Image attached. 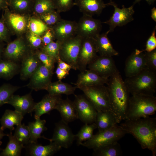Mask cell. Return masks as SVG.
Instances as JSON below:
<instances>
[{"mask_svg": "<svg viewBox=\"0 0 156 156\" xmlns=\"http://www.w3.org/2000/svg\"><path fill=\"white\" fill-rule=\"evenodd\" d=\"M120 125L132 135L143 149L156 155V118L149 117L136 119H125Z\"/></svg>", "mask_w": 156, "mask_h": 156, "instance_id": "1", "label": "cell"}, {"mask_svg": "<svg viewBox=\"0 0 156 156\" xmlns=\"http://www.w3.org/2000/svg\"><path fill=\"white\" fill-rule=\"evenodd\" d=\"M106 84L111 110L118 123L126 119L130 93L118 70L108 78Z\"/></svg>", "mask_w": 156, "mask_h": 156, "instance_id": "2", "label": "cell"}, {"mask_svg": "<svg viewBox=\"0 0 156 156\" xmlns=\"http://www.w3.org/2000/svg\"><path fill=\"white\" fill-rule=\"evenodd\" d=\"M130 94L132 95H154L156 91V72L147 68L124 80Z\"/></svg>", "mask_w": 156, "mask_h": 156, "instance_id": "3", "label": "cell"}, {"mask_svg": "<svg viewBox=\"0 0 156 156\" xmlns=\"http://www.w3.org/2000/svg\"><path fill=\"white\" fill-rule=\"evenodd\" d=\"M156 111V98L154 95H135L129 99L125 119L149 117Z\"/></svg>", "mask_w": 156, "mask_h": 156, "instance_id": "4", "label": "cell"}, {"mask_svg": "<svg viewBox=\"0 0 156 156\" xmlns=\"http://www.w3.org/2000/svg\"><path fill=\"white\" fill-rule=\"evenodd\" d=\"M126 131L117 124L108 129L98 131L90 140L81 145L89 149H96L101 147L118 142L127 134Z\"/></svg>", "mask_w": 156, "mask_h": 156, "instance_id": "5", "label": "cell"}, {"mask_svg": "<svg viewBox=\"0 0 156 156\" xmlns=\"http://www.w3.org/2000/svg\"><path fill=\"white\" fill-rule=\"evenodd\" d=\"M83 38L76 35L60 42L59 55L60 59L70 65L72 69L78 70V60Z\"/></svg>", "mask_w": 156, "mask_h": 156, "instance_id": "6", "label": "cell"}, {"mask_svg": "<svg viewBox=\"0 0 156 156\" xmlns=\"http://www.w3.org/2000/svg\"><path fill=\"white\" fill-rule=\"evenodd\" d=\"M78 88L83 92L97 111H112L107 88L104 85L82 86Z\"/></svg>", "mask_w": 156, "mask_h": 156, "instance_id": "7", "label": "cell"}, {"mask_svg": "<svg viewBox=\"0 0 156 156\" xmlns=\"http://www.w3.org/2000/svg\"><path fill=\"white\" fill-rule=\"evenodd\" d=\"M32 51L24 35L17 37L14 40L8 43L4 48L2 57L4 59L17 63L21 62Z\"/></svg>", "mask_w": 156, "mask_h": 156, "instance_id": "8", "label": "cell"}, {"mask_svg": "<svg viewBox=\"0 0 156 156\" xmlns=\"http://www.w3.org/2000/svg\"><path fill=\"white\" fill-rule=\"evenodd\" d=\"M5 22L12 35L23 36L28 30L29 18L31 14H21L11 12L8 8L3 10Z\"/></svg>", "mask_w": 156, "mask_h": 156, "instance_id": "9", "label": "cell"}, {"mask_svg": "<svg viewBox=\"0 0 156 156\" xmlns=\"http://www.w3.org/2000/svg\"><path fill=\"white\" fill-rule=\"evenodd\" d=\"M107 3L108 5L112 6L114 8V12L112 16L109 20L102 23L109 25V29L108 31L109 33L114 31L117 26L125 25L133 20V5L127 8L122 5V8H120L112 0Z\"/></svg>", "mask_w": 156, "mask_h": 156, "instance_id": "10", "label": "cell"}, {"mask_svg": "<svg viewBox=\"0 0 156 156\" xmlns=\"http://www.w3.org/2000/svg\"><path fill=\"white\" fill-rule=\"evenodd\" d=\"M74 95L73 102L78 119L85 124L94 122L97 111L94 105L84 95Z\"/></svg>", "mask_w": 156, "mask_h": 156, "instance_id": "11", "label": "cell"}, {"mask_svg": "<svg viewBox=\"0 0 156 156\" xmlns=\"http://www.w3.org/2000/svg\"><path fill=\"white\" fill-rule=\"evenodd\" d=\"M102 23L92 16L83 14L77 23L76 35L83 38H94L100 34Z\"/></svg>", "mask_w": 156, "mask_h": 156, "instance_id": "12", "label": "cell"}, {"mask_svg": "<svg viewBox=\"0 0 156 156\" xmlns=\"http://www.w3.org/2000/svg\"><path fill=\"white\" fill-rule=\"evenodd\" d=\"M98 53L94 38H83L78 60V70L80 72L97 56Z\"/></svg>", "mask_w": 156, "mask_h": 156, "instance_id": "13", "label": "cell"}, {"mask_svg": "<svg viewBox=\"0 0 156 156\" xmlns=\"http://www.w3.org/2000/svg\"><path fill=\"white\" fill-rule=\"evenodd\" d=\"M101 77L108 79L118 69L112 57L99 55L88 66Z\"/></svg>", "mask_w": 156, "mask_h": 156, "instance_id": "14", "label": "cell"}, {"mask_svg": "<svg viewBox=\"0 0 156 156\" xmlns=\"http://www.w3.org/2000/svg\"><path fill=\"white\" fill-rule=\"evenodd\" d=\"M68 125L62 120L56 123L50 142H54L62 148H66L71 146L75 140V135Z\"/></svg>", "mask_w": 156, "mask_h": 156, "instance_id": "15", "label": "cell"}, {"mask_svg": "<svg viewBox=\"0 0 156 156\" xmlns=\"http://www.w3.org/2000/svg\"><path fill=\"white\" fill-rule=\"evenodd\" d=\"M53 74L42 63L30 77L29 83L26 86L29 88L38 91L46 90Z\"/></svg>", "mask_w": 156, "mask_h": 156, "instance_id": "16", "label": "cell"}, {"mask_svg": "<svg viewBox=\"0 0 156 156\" xmlns=\"http://www.w3.org/2000/svg\"><path fill=\"white\" fill-rule=\"evenodd\" d=\"M144 51L136 49L127 58L124 69L126 77L134 76L147 68Z\"/></svg>", "mask_w": 156, "mask_h": 156, "instance_id": "17", "label": "cell"}, {"mask_svg": "<svg viewBox=\"0 0 156 156\" xmlns=\"http://www.w3.org/2000/svg\"><path fill=\"white\" fill-rule=\"evenodd\" d=\"M77 23L61 19L51 28L55 39L62 42L76 35Z\"/></svg>", "mask_w": 156, "mask_h": 156, "instance_id": "18", "label": "cell"}, {"mask_svg": "<svg viewBox=\"0 0 156 156\" xmlns=\"http://www.w3.org/2000/svg\"><path fill=\"white\" fill-rule=\"evenodd\" d=\"M31 93L20 96L13 94L7 104L13 106L16 111L21 113L23 116L26 114L31 113L34 111L36 104Z\"/></svg>", "mask_w": 156, "mask_h": 156, "instance_id": "19", "label": "cell"}, {"mask_svg": "<svg viewBox=\"0 0 156 156\" xmlns=\"http://www.w3.org/2000/svg\"><path fill=\"white\" fill-rule=\"evenodd\" d=\"M25 146L27 153L31 156H51L60 151L62 147L53 142L43 146L37 142H30Z\"/></svg>", "mask_w": 156, "mask_h": 156, "instance_id": "20", "label": "cell"}, {"mask_svg": "<svg viewBox=\"0 0 156 156\" xmlns=\"http://www.w3.org/2000/svg\"><path fill=\"white\" fill-rule=\"evenodd\" d=\"M20 78L25 80L30 78L41 63L34 51L30 52L21 62Z\"/></svg>", "mask_w": 156, "mask_h": 156, "instance_id": "21", "label": "cell"}, {"mask_svg": "<svg viewBox=\"0 0 156 156\" xmlns=\"http://www.w3.org/2000/svg\"><path fill=\"white\" fill-rule=\"evenodd\" d=\"M108 79L103 78L90 69L80 72L75 83H72L77 88L82 86H90L107 84Z\"/></svg>", "mask_w": 156, "mask_h": 156, "instance_id": "22", "label": "cell"}, {"mask_svg": "<svg viewBox=\"0 0 156 156\" xmlns=\"http://www.w3.org/2000/svg\"><path fill=\"white\" fill-rule=\"evenodd\" d=\"M61 97V95L54 96L49 94L44 96L41 101L36 103L34 111L35 118H40L42 115L49 114L55 109Z\"/></svg>", "mask_w": 156, "mask_h": 156, "instance_id": "23", "label": "cell"}, {"mask_svg": "<svg viewBox=\"0 0 156 156\" xmlns=\"http://www.w3.org/2000/svg\"><path fill=\"white\" fill-rule=\"evenodd\" d=\"M74 5L78 7L83 14L92 16L99 14L108 6V3H105L103 0H75Z\"/></svg>", "mask_w": 156, "mask_h": 156, "instance_id": "24", "label": "cell"}, {"mask_svg": "<svg viewBox=\"0 0 156 156\" xmlns=\"http://www.w3.org/2000/svg\"><path fill=\"white\" fill-rule=\"evenodd\" d=\"M55 109L60 114L62 120L67 124L78 119L73 102L68 98L65 99H61L58 103Z\"/></svg>", "mask_w": 156, "mask_h": 156, "instance_id": "25", "label": "cell"}, {"mask_svg": "<svg viewBox=\"0 0 156 156\" xmlns=\"http://www.w3.org/2000/svg\"><path fill=\"white\" fill-rule=\"evenodd\" d=\"M109 33L108 31L102 34H99L94 38L97 52L99 55L112 57L118 54L107 37Z\"/></svg>", "mask_w": 156, "mask_h": 156, "instance_id": "26", "label": "cell"}, {"mask_svg": "<svg viewBox=\"0 0 156 156\" xmlns=\"http://www.w3.org/2000/svg\"><path fill=\"white\" fill-rule=\"evenodd\" d=\"M94 122L98 131L109 129L118 123L115 115L111 111H97Z\"/></svg>", "mask_w": 156, "mask_h": 156, "instance_id": "27", "label": "cell"}, {"mask_svg": "<svg viewBox=\"0 0 156 156\" xmlns=\"http://www.w3.org/2000/svg\"><path fill=\"white\" fill-rule=\"evenodd\" d=\"M23 116L20 113L15 110H6L0 119L1 128L4 130L6 129L11 131L14 129V126L21 124Z\"/></svg>", "mask_w": 156, "mask_h": 156, "instance_id": "28", "label": "cell"}, {"mask_svg": "<svg viewBox=\"0 0 156 156\" xmlns=\"http://www.w3.org/2000/svg\"><path fill=\"white\" fill-rule=\"evenodd\" d=\"M77 88L76 86H73L67 83L59 80L51 82L48 85L46 90L49 94L52 95H59L65 94L67 95L74 94V92Z\"/></svg>", "mask_w": 156, "mask_h": 156, "instance_id": "29", "label": "cell"}, {"mask_svg": "<svg viewBox=\"0 0 156 156\" xmlns=\"http://www.w3.org/2000/svg\"><path fill=\"white\" fill-rule=\"evenodd\" d=\"M20 66L17 62L5 59L0 60V78L9 80L20 71Z\"/></svg>", "mask_w": 156, "mask_h": 156, "instance_id": "30", "label": "cell"}, {"mask_svg": "<svg viewBox=\"0 0 156 156\" xmlns=\"http://www.w3.org/2000/svg\"><path fill=\"white\" fill-rule=\"evenodd\" d=\"M34 0H9L8 8L12 12L21 14H31Z\"/></svg>", "mask_w": 156, "mask_h": 156, "instance_id": "31", "label": "cell"}, {"mask_svg": "<svg viewBox=\"0 0 156 156\" xmlns=\"http://www.w3.org/2000/svg\"><path fill=\"white\" fill-rule=\"evenodd\" d=\"M35 119V121L29 122L28 125L30 135L29 142H37L38 139L41 138L50 141V139L41 135V134L44 131L47 129L45 126L46 120H41L40 118Z\"/></svg>", "mask_w": 156, "mask_h": 156, "instance_id": "32", "label": "cell"}, {"mask_svg": "<svg viewBox=\"0 0 156 156\" xmlns=\"http://www.w3.org/2000/svg\"><path fill=\"white\" fill-rule=\"evenodd\" d=\"M9 141L6 148L0 154L3 156H20L24 145L20 142L13 135L11 132L8 134Z\"/></svg>", "mask_w": 156, "mask_h": 156, "instance_id": "33", "label": "cell"}, {"mask_svg": "<svg viewBox=\"0 0 156 156\" xmlns=\"http://www.w3.org/2000/svg\"><path fill=\"white\" fill-rule=\"evenodd\" d=\"M55 10L54 0H34L31 14L36 16Z\"/></svg>", "mask_w": 156, "mask_h": 156, "instance_id": "34", "label": "cell"}, {"mask_svg": "<svg viewBox=\"0 0 156 156\" xmlns=\"http://www.w3.org/2000/svg\"><path fill=\"white\" fill-rule=\"evenodd\" d=\"M122 153L121 146L117 142L94 150L92 155L95 156H119Z\"/></svg>", "mask_w": 156, "mask_h": 156, "instance_id": "35", "label": "cell"}, {"mask_svg": "<svg viewBox=\"0 0 156 156\" xmlns=\"http://www.w3.org/2000/svg\"><path fill=\"white\" fill-rule=\"evenodd\" d=\"M97 128L95 122L90 124H85L82 126L78 133L75 135V140L78 146L81 145L83 141L90 139L94 135V130Z\"/></svg>", "mask_w": 156, "mask_h": 156, "instance_id": "36", "label": "cell"}, {"mask_svg": "<svg viewBox=\"0 0 156 156\" xmlns=\"http://www.w3.org/2000/svg\"><path fill=\"white\" fill-rule=\"evenodd\" d=\"M49 28L38 17L31 15L28 25V30L41 36Z\"/></svg>", "mask_w": 156, "mask_h": 156, "instance_id": "37", "label": "cell"}, {"mask_svg": "<svg viewBox=\"0 0 156 156\" xmlns=\"http://www.w3.org/2000/svg\"><path fill=\"white\" fill-rule=\"evenodd\" d=\"M20 87L9 83H5L0 86V107L8 102L14 93Z\"/></svg>", "mask_w": 156, "mask_h": 156, "instance_id": "38", "label": "cell"}, {"mask_svg": "<svg viewBox=\"0 0 156 156\" xmlns=\"http://www.w3.org/2000/svg\"><path fill=\"white\" fill-rule=\"evenodd\" d=\"M14 136L21 143L26 145L30 142V132L28 127L24 124L16 126Z\"/></svg>", "mask_w": 156, "mask_h": 156, "instance_id": "39", "label": "cell"}, {"mask_svg": "<svg viewBox=\"0 0 156 156\" xmlns=\"http://www.w3.org/2000/svg\"><path fill=\"white\" fill-rule=\"evenodd\" d=\"M60 43L59 41H53L40 49L51 57L56 63L60 58L59 55Z\"/></svg>", "mask_w": 156, "mask_h": 156, "instance_id": "40", "label": "cell"}, {"mask_svg": "<svg viewBox=\"0 0 156 156\" xmlns=\"http://www.w3.org/2000/svg\"><path fill=\"white\" fill-rule=\"evenodd\" d=\"M60 13L54 10L42 14L38 17L48 27L51 28L61 19Z\"/></svg>", "mask_w": 156, "mask_h": 156, "instance_id": "41", "label": "cell"}, {"mask_svg": "<svg viewBox=\"0 0 156 156\" xmlns=\"http://www.w3.org/2000/svg\"><path fill=\"white\" fill-rule=\"evenodd\" d=\"M28 45L33 51L41 49L42 47L41 36L35 34L27 30L24 35Z\"/></svg>", "mask_w": 156, "mask_h": 156, "instance_id": "42", "label": "cell"}, {"mask_svg": "<svg viewBox=\"0 0 156 156\" xmlns=\"http://www.w3.org/2000/svg\"><path fill=\"white\" fill-rule=\"evenodd\" d=\"M34 51L41 62L49 70L53 72L56 63L55 61L40 49Z\"/></svg>", "mask_w": 156, "mask_h": 156, "instance_id": "43", "label": "cell"}, {"mask_svg": "<svg viewBox=\"0 0 156 156\" xmlns=\"http://www.w3.org/2000/svg\"><path fill=\"white\" fill-rule=\"evenodd\" d=\"M55 10L58 12H66L74 5L73 0H54Z\"/></svg>", "mask_w": 156, "mask_h": 156, "instance_id": "44", "label": "cell"}, {"mask_svg": "<svg viewBox=\"0 0 156 156\" xmlns=\"http://www.w3.org/2000/svg\"><path fill=\"white\" fill-rule=\"evenodd\" d=\"M12 35L2 15L0 18V42H9Z\"/></svg>", "mask_w": 156, "mask_h": 156, "instance_id": "45", "label": "cell"}, {"mask_svg": "<svg viewBox=\"0 0 156 156\" xmlns=\"http://www.w3.org/2000/svg\"><path fill=\"white\" fill-rule=\"evenodd\" d=\"M146 67L156 72V49L150 52H144Z\"/></svg>", "mask_w": 156, "mask_h": 156, "instance_id": "46", "label": "cell"}, {"mask_svg": "<svg viewBox=\"0 0 156 156\" xmlns=\"http://www.w3.org/2000/svg\"><path fill=\"white\" fill-rule=\"evenodd\" d=\"M155 30L156 26L146 41L145 49L144 50V51L150 52L156 49Z\"/></svg>", "mask_w": 156, "mask_h": 156, "instance_id": "47", "label": "cell"}, {"mask_svg": "<svg viewBox=\"0 0 156 156\" xmlns=\"http://www.w3.org/2000/svg\"><path fill=\"white\" fill-rule=\"evenodd\" d=\"M41 37L42 47L48 44L55 40L53 32L51 28H49L47 30Z\"/></svg>", "mask_w": 156, "mask_h": 156, "instance_id": "48", "label": "cell"}, {"mask_svg": "<svg viewBox=\"0 0 156 156\" xmlns=\"http://www.w3.org/2000/svg\"><path fill=\"white\" fill-rule=\"evenodd\" d=\"M55 73L59 80L60 81H61L69 75V72L62 70L57 66Z\"/></svg>", "mask_w": 156, "mask_h": 156, "instance_id": "49", "label": "cell"}, {"mask_svg": "<svg viewBox=\"0 0 156 156\" xmlns=\"http://www.w3.org/2000/svg\"><path fill=\"white\" fill-rule=\"evenodd\" d=\"M57 66L61 69L65 71L69 72L72 69L71 66L67 63L62 60L60 58L58 60Z\"/></svg>", "mask_w": 156, "mask_h": 156, "instance_id": "50", "label": "cell"}, {"mask_svg": "<svg viewBox=\"0 0 156 156\" xmlns=\"http://www.w3.org/2000/svg\"><path fill=\"white\" fill-rule=\"evenodd\" d=\"M9 0H0V11L8 8Z\"/></svg>", "mask_w": 156, "mask_h": 156, "instance_id": "51", "label": "cell"}, {"mask_svg": "<svg viewBox=\"0 0 156 156\" xmlns=\"http://www.w3.org/2000/svg\"><path fill=\"white\" fill-rule=\"evenodd\" d=\"M151 17L152 18L155 22H156V8L154 7L151 10Z\"/></svg>", "mask_w": 156, "mask_h": 156, "instance_id": "52", "label": "cell"}, {"mask_svg": "<svg viewBox=\"0 0 156 156\" xmlns=\"http://www.w3.org/2000/svg\"><path fill=\"white\" fill-rule=\"evenodd\" d=\"M3 131V130L0 128V146L2 144V142L1 141V140L3 138V137L5 136H8V134L4 133ZM1 149L0 147V151H1Z\"/></svg>", "mask_w": 156, "mask_h": 156, "instance_id": "53", "label": "cell"}, {"mask_svg": "<svg viewBox=\"0 0 156 156\" xmlns=\"http://www.w3.org/2000/svg\"><path fill=\"white\" fill-rule=\"evenodd\" d=\"M4 45L3 42H0V60L2 57L3 53L4 48Z\"/></svg>", "mask_w": 156, "mask_h": 156, "instance_id": "54", "label": "cell"}, {"mask_svg": "<svg viewBox=\"0 0 156 156\" xmlns=\"http://www.w3.org/2000/svg\"><path fill=\"white\" fill-rule=\"evenodd\" d=\"M142 0H135L134 1L133 3V5H134L135 4L140 2V1ZM146 0L148 3V4H153L155 0Z\"/></svg>", "mask_w": 156, "mask_h": 156, "instance_id": "55", "label": "cell"}]
</instances>
